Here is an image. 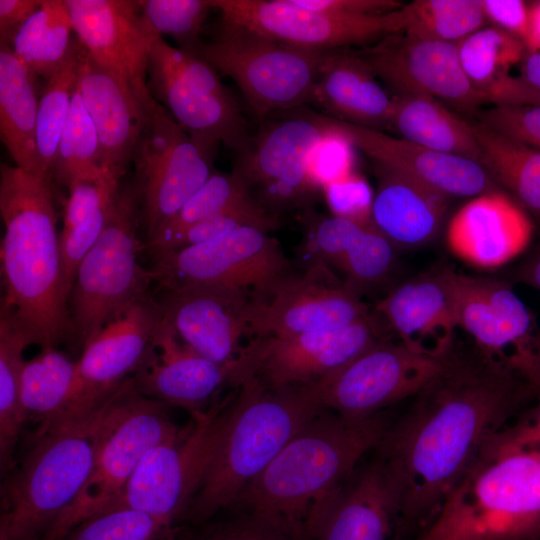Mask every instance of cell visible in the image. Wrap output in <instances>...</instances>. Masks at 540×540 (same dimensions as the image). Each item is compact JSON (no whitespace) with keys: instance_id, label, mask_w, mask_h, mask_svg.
Masks as SVG:
<instances>
[{"instance_id":"obj_1","label":"cell","mask_w":540,"mask_h":540,"mask_svg":"<svg viewBox=\"0 0 540 540\" xmlns=\"http://www.w3.org/2000/svg\"><path fill=\"white\" fill-rule=\"evenodd\" d=\"M412 398L374 449L397 485L406 526L432 519L488 440L534 396L505 364L454 348Z\"/></svg>"},{"instance_id":"obj_2","label":"cell","mask_w":540,"mask_h":540,"mask_svg":"<svg viewBox=\"0 0 540 540\" xmlns=\"http://www.w3.org/2000/svg\"><path fill=\"white\" fill-rule=\"evenodd\" d=\"M326 410L242 491L235 513L253 516L290 540L314 539L328 506L390 424L383 412L354 419Z\"/></svg>"},{"instance_id":"obj_3","label":"cell","mask_w":540,"mask_h":540,"mask_svg":"<svg viewBox=\"0 0 540 540\" xmlns=\"http://www.w3.org/2000/svg\"><path fill=\"white\" fill-rule=\"evenodd\" d=\"M50 180L16 165L0 166V311L15 318L41 350L70 339Z\"/></svg>"},{"instance_id":"obj_4","label":"cell","mask_w":540,"mask_h":540,"mask_svg":"<svg viewBox=\"0 0 540 540\" xmlns=\"http://www.w3.org/2000/svg\"><path fill=\"white\" fill-rule=\"evenodd\" d=\"M324 409L316 384L274 389L254 377L244 379L184 521L200 525L232 508L242 491Z\"/></svg>"},{"instance_id":"obj_5","label":"cell","mask_w":540,"mask_h":540,"mask_svg":"<svg viewBox=\"0 0 540 540\" xmlns=\"http://www.w3.org/2000/svg\"><path fill=\"white\" fill-rule=\"evenodd\" d=\"M416 540H540V452L490 438Z\"/></svg>"},{"instance_id":"obj_6","label":"cell","mask_w":540,"mask_h":540,"mask_svg":"<svg viewBox=\"0 0 540 540\" xmlns=\"http://www.w3.org/2000/svg\"><path fill=\"white\" fill-rule=\"evenodd\" d=\"M104 405L88 416L37 428L1 485L0 540L45 539L89 475Z\"/></svg>"},{"instance_id":"obj_7","label":"cell","mask_w":540,"mask_h":540,"mask_svg":"<svg viewBox=\"0 0 540 540\" xmlns=\"http://www.w3.org/2000/svg\"><path fill=\"white\" fill-rule=\"evenodd\" d=\"M167 406L137 393L130 377L118 387L98 419L89 475L44 540H62L114 505L145 453L180 429Z\"/></svg>"},{"instance_id":"obj_8","label":"cell","mask_w":540,"mask_h":540,"mask_svg":"<svg viewBox=\"0 0 540 540\" xmlns=\"http://www.w3.org/2000/svg\"><path fill=\"white\" fill-rule=\"evenodd\" d=\"M239 87L261 123L271 115L314 104L323 51L305 49L220 19L215 36L192 49Z\"/></svg>"},{"instance_id":"obj_9","label":"cell","mask_w":540,"mask_h":540,"mask_svg":"<svg viewBox=\"0 0 540 540\" xmlns=\"http://www.w3.org/2000/svg\"><path fill=\"white\" fill-rule=\"evenodd\" d=\"M139 197L119 187L107 223L80 263L68 301L70 340L83 345L131 303L149 295L151 270L138 262Z\"/></svg>"},{"instance_id":"obj_10","label":"cell","mask_w":540,"mask_h":540,"mask_svg":"<svg viewBox=\"0 0 540 540\" xmlns=\"http://www.w3.org/2000/svg\"><path fill=\"white\" fill-rule=\"evenodd\" d=\"M330 131L325 114L306 106L275 113L235 153L232 171L270 214L308 209L322 192L311 173L312 158Z\"/></svg>"},{"instance_id":"obj_11","label":"cell","mask_w":540,"mask_h":540,"mask_svg":"<svg viewBox=\"0 0 540 540\" xmlns=\"http://www.w3.org/2000/svg\"><path fill=\"white\" fill-rule=\"evenodd\" d=\"M233 397L191 414L188 425L150 448L108 511L133 509L175 526L184 521L228 423Z\"/></svg>"},{"instance_id":"obj_12","label":"cell","mask_w":540,"mask_h":540,"mask_svg":"<svg viewBox=\"0 0 540 540\" xmlns=\"http://www.w3.org/2000/svg\"><path fill=\"white\" fill-rule=\"evenodd\" d=\"M151 96L201 146L214 153L220 143L235 153L248 143V124L217 70L194 52L163 37L152 45L147 68Z\"/></svg>"},{"instance_id":"obj_13","label":"cell","mask_w":540,"mask_h":540,"mask_svg":"<svg viewBox=\"0 0 540 540\" xmlns=\"http://www.w3.org/2000/svg\"><path fill=\"white\" fill-rule=\"evenodd\" d=\"M154 257L153 279L163 290L181 284H213L240 289L251 301H258L291 275L279 242L255 226L239 227L209 242Z\"/></svg>"},{"instance_id":"obj_14","label":"cell","mask_w":540,"mask_h":540,"mask_svg":"<svg viewBox=\"0 0 540 540\" xmlns=\"http://www.w3.org/2000/svg\"><path fill=\"white\" fill-rule=\"evenodd\" d=\"M383 336L370 315L348 327L295 335L255 336L234 361L231 385L248 377L268 388L305 387L340 370Z\"/></svg>"},{"instance_id":"obj_15","label":"cell","mask_w":540,"mask_h":540,"mask_svg":"<svg viewBox=\"0 0 540 540\" xmlns=\"http://www.w3.org/2000/svg\"><path fill=\"white\" fill-rule=\"evenodd\" d=\"M214 156L159 103L149 113L132 160L147 238L207 182Z\"/></svg>"},{"instance_id":"obj_16","label":"cell","mask_w":540,"mask_h":540,"mask_svg":"<svg viewBox=\"0 0 540 540\" xmlns=\"http://www.w3.org/2000/svg\"><path fill=\"white\" fill-rule=\"evenodd\" d=\"M448 355L434 357L381 339L315 384L324 408L347 418H366L414 397L441 370Z\"/></svg>"},{"instance_id":"obj_17","label":"cell","mask_w":540,"mask_h":540,"mask_svg":"<svg viewBox=\"0 0 540 540\" xmlns=\"http://www.w3.org/2000/svg\"><path fill=\"white\" fill-rule=\"evenodd\" d=\"M220 19L264 36L311 50L372 45L402 33L401 8L377 15H338L309 10L293 0H211Z\"/></svg>"},{"instance_id":"obj_18","label":"cell","mask_w":540,"mask_h":540,"mask_svg":"<svg viewBox=\"0 0 540 540\" xmlns=\"http://www.w3.org/2000/svg\"><path fill=\"white\" fill-rule=\"evenodd\" d=\"M369 316L361 297L317 262L283 279L263 299L250 301L247 323L255 336H286L338 330Z\"/></svg>"},{"instance_id":"obj_19","label":"cell","mask_w":540,"mask_h":540,"mask_svg":"<svg viewBox=\"0 0 540 540\" xmlns=\"http://www.w3.org/2000/svg\"><path fill=\"white\" fill-rule=\"evenodd\" d=\"M355 51L397 95L430 96L473 115L487 104L467 78L456 43L399 33Z\"/></svg>"},{"instance_id":"obj_20","label":"cell","mask_w":540,"mask_h":540,"mask_svg":"<svg viewBox=\"0 0 540 540\" xmlns=\"http://www.w3.org/2000/svg\"><path fill=\"white\" fill-rule=\"evenodd\" d=\"M73 31L88 56L115 73L151 112L158 102L147 86L153 43L160 37L144 20L139 1L65 0Z\"/></svg>"},{"instance_id":"obj_21","label":"cell","mask_w":540,"mask_h":540,"mask_svg":"<svg viewBox=\"0 0 540 540\" xmlns=\"http://www.w3.org/2000/svg\"><path fill=\"white\" fill-rule=\"evenodd\" d=\"M159 301L162 320L182 343L217 363L236 359L249 334L250 296L236 288L213 284H181L164 290Z\"/></svg>"},{"instance_id":"obj_22","label":"cell","mask_w":540,"mask_h":540,"mask_svg":"<svg viewBox=\"0 0 540 540\" xmlns=\"http://www.w3.org/2000/svg\"><path fill=\"white\" fill-rule=\"evenodd\" d=\"M452 279L458 328L481 354L512 369L536 331L529 309L504 280L454 269Z\"/></svg>"},{"instance_id":"obj_23","label":"cell","mask_w":540,"mask_h":540,"mask_svg":"<svg viewBox=\"0 0 540 540\" xmlns=\"http://www.w3.org/2000/svg\"><path fill=\"white\" fill-rule=\"evenodd\" d=\"M533 222L519 203L502 189L470 198L450 218L445 231L448 250L481 270H496L529 245Z\"/></svg>"},{"instance_id":"obj_24","label":"cell","mask_w":540,"mask_h":540,"mask_svg":"<svg viewBox=\"0 0 540 540\" xmlns=\"http://www.w3.org/2000/svg\"><path fill=\"white\" fill-rule=\"evenodd\" d=\"M375 312L408 348L434 357L448 355L458 328L452 268L405 280L378 302Z\"/></svg>"},{"instance_id":"obj_25","label":"cell","mask_w":540,"mask_h":540,"mask_svg":"<svg viewBox=\"0 0 540 540\" xmlns=\"http://www.w3.org/2000/svg\"><path fill=\"white\" fill-rule=\"evenodd\" d=\"M234 360L222 364L201 356L182 343L161 318L130 378L137 393L194 414L224 385H231Z\"/></svg>"},{"instance_id":"obj_26","label":"cell","mask_w":540,"mask_h":540,"mask_svg":"<svg viewBox=\"0 0 540 540\" xmlns=\"http://www.w3.org/2000/svg\"><path fill=\"white\" fill-rule=\"evenodd\" d=\"M159 302L151 295L131 303L83 345L78 374L87 401L105 404L136 371L161 321Z\"/></svg>"},{"instance_id":"obj_27","label":"cell","mask_w":540,"mask_h":540,"mask_svg":"<svg viewBox=\"0 0 540 540\" xmlns=\"http://www.w3.org/2000/svg\"><path fill=\"white\" fill-rule=\"evenodd\" d=\"M404 527L397 485L385 462L376 455L358 465L343 484L322 516L313 540H398Z\"/></svg>"},{"instance_id":"obj_28","label":"cell","mask_w":540,"mask_h":540,"mask_svg":"<svg viewBox=\"0 0 540 540\" xmlns=\"http://www.w3.org/2000/svg\"><path fill=\"white\" fill-rule=\"evenodd\" d=\"M328 124L344 135L354 148L372 162L406 174L452 197H475L500 189L478 162L430 150L404 138L336 120L326 115Z\"/></svg>"},{"instance_id":"obj_29","label":"cell","mask_w":540,"mask_h":540,"mask_svg":"<svg viewBox=\"0 0 540 540\" xmlns=\"http://www.w3.org/2000/svg\"><path fill=\"white\" fill-rule=\"evenodd\" d=\"M77 89L98 135L102 166L121 178L150 112L124 80L96 64L83 46Z\"/></svg>"},{"instance_id":"obj_30","label":"cell","mask_w":540,"mask_h":540,"mask_svg":"<svg viewBox=\"0 0 540 540\" xmlns=\"http://www.w3.org/2000/svg\"><path fill=\"white\" fill-rule=\"evenodd\" d=\"M373 167V226L397 249L431 243L443 227L450 198L388 166L373 162Z\"/></svg>"},{"instance_id":"obj_31","label":"cell","mask_w":540,"mask_h":540,"mask_svg":"<svg viewBox=\"0 0 540 540\" xmlns=\"http://www.w3.org/2000/svg\"><path fill=\"white\" fill-rule=\"evenodd\" d=\"M354 49L324 50L317 71L314 104L325 115L360 127L389 128L393 98Z\"/></svg>"},{"instance_id":"obj_32","label":"cell","mask_w":540,"mask_h":540,"mask_svg":"<svg viewBox=\"0 0 540 540\" xmlns=\"http://www.w3.org/2000/svg\"><path fill=\"white\" fill-rule=\"evenodd\" d=\"M456 44L467 78L485 97L487 104H539V94L519 76L510 74L527 53L521 40L496 26L485 25Z\"/></svg>"},{"instance_id":"obj_33","label":"cell","mask_w":540,"mask_h":540,"mask_svg":"<svg viewBox=\"0 0 540 540\" xmlns=\"http://www.w3.org/2000/svg\"><path fill=\"white\" fill-rule=\"evenodd\" d=\"M20 393L27 419L37 421L38 427L82 418L103 406L93 407L87 401L77 361L57 348L42 349L25 360Z\"/></svg>"},{"instance_id":"obj_34","label":"cell","mask_w":540,"mask_h":540,"mask_svg":"<svg viewBox=\"0 0 540 540\" xmlns=\"http://www.w3.org/2000/svg\"><path fill=\"white\" fill-rule=\"evenodd\" d=\"M36 78L9 46L0 45L1 141L17 167L47 177L40 170L36 154L35 133L40 100Z\"/></svg>"},{"instance_id":"obj_35","label":"cell","mask_w":540,"mask_h":540,"mask_svg":"<svg viewBox=\"0 0 540 540\" xmlns=\"http://www.w3.org/2000/svg\"><path fill=\"white\" fill-rule=\"evenodd\" d=\"M389 128L397 131L401 138L430 150L480 162L481 149L471 122L430 96L401 94L393 97Z\"/></svg>"},{"instance_id":"obj_36","label":"cell","mask_w":540,"mask_h":540,"mask_svg":"<svg viewBox=\"0 0 540 540\" xmlns=\"http://www.w3.org/2000/svg\"><path fill=\"white\" fill-rule=\"evenodd\" d=\"M471 126L481 149L480 165L540 225V151L479 121Z\"/></svg>"},{"instance_id":"obj_37","label":"cell","mask_w":540,"mask_h":540,"mask_svg":"<svg viewBox=\"0 0 540 540\" xmlns=\"http://www.w3.org/2000/svg\"><path fill=\"white\" fill-rule=\"evenodd\" d=\"M33 345L26 330L11 315L0 311V469L16 465V448L27 420L20 393L24 350Z\"/></svg>"},{"instance_id":"obj_38","label":"cell","mask_w":540,"mask_h":540,"mask_svg":"<svg viewBox=\"0 0 540 540\" xmlns=\"http://www.w3.org/2000/svg\"><path fill=\"white\" fill-rule=\"evenodd\" d=\"M65 0H44L22 26L10 48L36 76L48 81L69 58L75 39ZM8 46V45H7Z\"/></svg>"},{"instance_id":"obj_39","label":"cell","mask_w":540,"mask_h":540,"mask_svg":"<svg viewBox=\"0 0 540 540\" xmlns=\"http://www.w3.org/2000/svg\"><path fill=\"white\" fill-rule=\"evenodd\" d=\"M82 45L75 39L72 52L42 91L36 122V154L43 175L52 178L60 137L77 88Z\"/></svg>"},{"instance_id":"obj_40","label":"cell","mask_w":540,"mask_h":540,"mask_svg":"<svg viewBox=\"0 0 540 540\" xmlns=\"http://www.w3.org/2000/svg\"><path fill=\"white\" fill-rule=\"evenodd\" d=\"M402 33L457 43L486 25L481 0H414L401 8Z\"/></svg>"},{"instance_id":"obj_41","label":"cell","mask_w":540,"mask_h":540,"mask_svg":"<svg viewBox=\"0 0 540 540\" xmlns=\"http://www.w3.org/2000/svg\"><path fill=\"white\" fill-rule=\"evenodd\" d=\"M255 197L235 173L214 172L207 182L167 221L148 237L147 248L155 256L191 225Z\"/></svg>"},{"instance_id":"obj_42","label":"cell","mask_w":540,"mask_h":540,"mask_svg":"<svg viewBox=\"0 0 540 540\" xmlns=\"http://www.w3.org/2000/svg\"><path fill=\"white\" fill-rule=\"evenodd\" d=\"M397 248L374 226H365L354 237L335 266L344 283L361 294L385 282L394 270Z\"/></svg>"},{"instance_id":"obj_43","label":"cell","mask_w":540,"mask_h":540,"mask_svg":"<svg viewBox=\"0 0 540 540\" xmlns=\"http://www.w3.org/2000/svg\"><path fill=\"white\" fill-rule=\"evenodd\" d=\"M101 166L98 135L76 88L58 144L52 177L67 187L75 177Z\"/></svg>"},{"instance_id":"obj_44","label":"cell","mask_w":540,"mask_h":540,"mask_svg":"<svg viewBox=\"0 0 540 540\" xmlns=\"http://www.w3.org/2000/svg\"><path fill=\"white\" fill-rule=\"evenodd\" d=\"M179 531L160 518L123 508L80 523L62 540H177Z\"/></svg>"},{"instance_id":"obj_45","label":"cell","mask_w":540,"mask_h":540,"mask_svg":"<svg viewBox=\"0 0 540 540\" xmlns=\"http://www.w3.org/2000/svg\"><path fill=\"white\" fill-rule=\"evenodd\" d=\"M139 4L154 32L173 36L183 50L192 49L201 40L203 24L213 9L211 0H141Z\"/></svg>"},{"instance_id":"obj_46","label":"cell","mask_w":540,"mask_h":540,"mask_svg":"<svg viewBox=\"0 0 540 540\" xmlns=\"http://www.w3.org/2000/svg\"><path fill=\"white\" fill-rule=\"evenodd\" d=\"M243 226H255L269 232L278 227V218L270 214L254 199L191 225L175 237L163 252L157 255L209 242Z\"/></svg>"},{"instance_id":"obj_47","label":"cell","mask_w":540,"mask_h":540,"mask_svg":"<svg viewBox=\"0 0 540 540\" xmlns=\"http://www.w3.org/2000/svg\"><path fill=\"white\" fill-rule=\"evenodd\" d=\"M304 228L302 252L307 266L321 262L336 266L363 225L337 216L320 215L305 209L301 217Z\"/></svg>"},{"instance_id":"obj_48","label":"cell","mask_w":540,"mask_h":540,"mask_svg":"<svg viewBox=\"0 0 540 540\" xmlns=\"http://www.w3.org/2000/svg\"><path fill=\"white\" fill-rule=\"evenodd\" d=\"M120 177L101 166L75 177L67 186L61 231H68L109 204L120 187Z\"/></svg>"},{"instance_id":"obj_49","label":"cell","mask_w":540,"mask_h":540,"mask_svg":"<svg viewBox=\"0 0 540 540\" xmlns=\"http://www.w3.org/2000/svg\"><path fill=\"white\" fill-rule=\"evenodd\" d=\"M322 192L333 216L373 226L374 194L369 183L356 170L327 183Z\"/></svg>"},{"instance_id":"obj_50","label":"cell","mask_w":540,"mask_h":540,"mask_svg":"<svg viewBox=\"0 0 540 540\" xmlns=\"http://www.w3.org/2000/svg\"><path fill=\"white\" fill-rule=\"evenodd\" d=\"M112 202L113 200L76 227L59 232L63 287L68 301L78 267L103 232Z\"/></svg>"},{"instance_id":"obj_51","label":"cell","mask_w":540,"mask_h":540,"mask_svg":"<svg viewBox=\"0 0 540 540\" xmlns=\"http://www.w3.org/2000/svg\"><path fill=\"white\" fill-rule=\"evenodd\" d=\"M191 527L184 533L179 531L177 540H290L267 523L243 513Z\"/></svg>"},{"instance_id":"obj_52","label":"cell","mask_w":540,"mask_h":540,"mask_svg":"<svg viewBox=\"0 0 540 540\" xmlns=\"http://www.w3.org/2000/svg\"><path fill=\"white\" fill-rule=\"evenodd\" d=\"M474 115L489 128L540 151V105L493 106Z\"/></svg>"},{"instance_id":"obj_53","label":"cell","mask_w":540,"mask_h":540,"mask_svg":"<svg viewBox=\"0 0 540 540\" xmlns=\"http://www.w3.org/2000/svg\"><path fill=\"white\" fill-rule=\"evenodd\" d=\"M329 127L330 133L315 150L311 162L312 176L321 189L327 183L355 170L354 146L344 135Z\"/></svg>"},{"instance_id":"obj_54","label":"cell","mask_w":540,"mask_h":540,"mask_svg":"<svg viewBox=\"0 0 540 540\" xmlns=\"http://www.w3.org/2000/svg\"><path fill=\"white\" fill-rule=\"evenodd\" d=\"M535 399L533 407L523 410L492 440L503 447L540 452V395Z\"/></svg>"},{"instance_id":"obj_55","label":"cell","mask_w":540,"mask_h":540,"mask_svg":"<svg viewBox=\"0 0 540 540\" xmlns=\"http://www.w3.org/2000/svg\"><path fill=\"white\" fill-rule=\"evenodd\" d=\"M487 22L521 40L529 31V3L522 0H481Z\"/></svg>"},{"instance_id":"obj_56","label":"cell","mask_w":540,"mask_h":540,"mask_svg":"<svg viewBox=\"0 0 540 540\" xmlns=\"http://www.w3.org/2000/svg\"><path fill=\"white\" fill-rule=\"evenodd\" d=\"M298 6L338 15L386 14L404 4L395 0H293Z\"/></svg>"},{"instance_id":"obj_57","label":"cell","mask_w":540,"mask_h":540,"mask_svg":"<svg viewBox=\"0 0 540 540\" xmlns=\"http://www.w3.org/2000/svg\"><path fill=\"white\" fill-rule=\"evenodd\" d=\"M42 4L43 0H0V44L10 46L22 26Z\"/></svg>"},{"instance_id":"obj_58","label":"cell","mask_w":540,"mask_h":540,"mask_svg":"<svg viewBox=\"0 0 540 540\" xmlns=\"http://www.w3.org/2000/svg\"><path fill=\"white\" fill-rule=\"evenodd\" d=\"M525 381L534 398L540 395V328L533 334L527 348L512 366Z\"/></svg>"},{"instance_id":"obj_59","label":"cell","mask_w":540,"mask_h":540,"mask_svg":"<svg viewBox=\"0 0 540 540\" xmlns=\"http://www.w3.org/2000/svg\"><path fill=\"white\" fill-rule=\"evenodd\" d=\"M519 77L540 93V51L527 52L520 63Z\"/></svg>"},{"instance_id":"obj_60","label":"cell","mask_w":540,"mask_h":540,"mask_svg":"<svg viewBox=\"0 0 540 540\" xmlns=\"http://www.w3.org/2000/svg\"><path fill=\"white\" fill-rule=\"evenodd\" d=\"M525 47L527 52L540 51V1L529 4V31Z\"/></svg>"},{"instance_id":"obj_61","label":"cell","mask_w":540,"mask_h":540,"mask_svg":"<svg viewBox=\"0 0 540 540\" xmlns=\"http://www.w3.org/2000/svg\"><path fill=\"white\" fill-rule=\"evenodd\" d=\"M517 281L540 291V254L522 264L516 271Z\"/></svg>"}]
</instances>
